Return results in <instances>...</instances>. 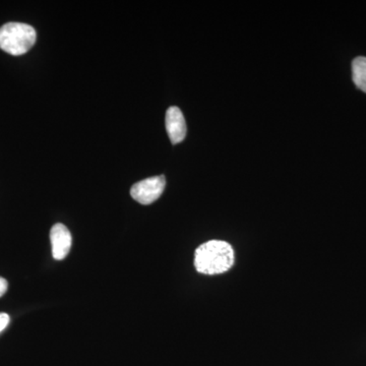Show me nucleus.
<instances>
[{"mask_svg":"<svg viewBox=\"0 0 366 366\" xmlns=\"http://www.w3.org/2000/svg\"><path fill=\"white\" fill-rule=\"evenodd\" d=\"M234 259V250L228 242L209 240L194 252V267L201 274H223L232 268Z\"/></svg>","mask_w":366,"mask_h":366,"instance_id":"f257e3e1","label":"nucleus"},{"mask_svg":"<svg viewBox=\"0 0 366 366\" xmlns=\"http://www.w3.org/2000/svg\"><path fill=\"white\" fill-rule=\"evenodd\" d=\"M165 124L172 144L182 143L187 136V124L182 110L178 107H170L166 113Z\"/></svg>","mask_w":366,"mask_h":366,"instance_id":"39448f33","label":"nucleus"},{"mask_svg":"<svg viewBox=\"0 0 366 366\" xmlns=\"http://www.w3.org/2000/svg\"><path fill=\"white\" fill-rule=\"evenodd\" d=\"M352 78L356 86L366 93V57L360 56L353 60Z\"/></svg>","mask_w":366,"mask_h":366,"instance_id":"423d86ee","label":"nucleus"},{"mask_svg":"<svg viewBox=\"0 0 366 366\" xmlns=\"http://www.w3.org/2000/svg\"><path fill=\"white\" fill-rule=\"evenodd\" d=\"M7 288H9V284H7V281L6 279L0 277V297L6 295Z\"/></svg>","mask_w":366,"mask_h":366,"instance_id":"6e6552de","label":"nucleus"},{"mask_svg":"<svg viewBox=\"0 0 366 366\" xmlns=\"http://www.w3.org/2000/svg\"><path fill=\"white\" fill-rule=\"evenodd\" d=\"M50 240L54 259L62 261L66 259L72 243L71 234L66 226L61 223L55 224L50 231Z\"/></svg>","mask_w":366,"mask_h":366,"instance_id":"20e7f679","label":"nucleus"},{"mask_svg":"<svg viewBox=\"0 0 366 366\" xmlns=\"http://www.w3.org/2000/svg\"><path fill=\"white\" fill-rule=\"evenodd\" d=\"M166 180L163 175L147 178L134 183L131 189L132 199L142 204H150L162 196Z\"/></svg>","mask_w":366,"mask_h":366,"instance_id":"7ed1b4c3","label":"nucleus"},{"mask_svg":"<svg viewBox=\"0 0 366 366\" xmlns=\"http://www.w3.org/2000/svg\"><path fill=\"white\" fill-rule=\"evenodd\" d=\"M35 29L23 23H7L0 28V49L19 56L25 54L35 44Z\"/></svg>","mask_w":366,"mask_h":366,"instance_id":"f03ea898","label":"nucleus"},{"mask_svg":"<svg viewBox=\"0 0 366 366\" xmlns=\"http://www.w3.org/2000/svg\"><path fill=\"white\" fill-rule=\"evenodd\" d=\"M9 320H11V319H9V315L4 314V312L0 314V333L9 326Z\"/></svg>","mask_w":366,"mask_h":366,"instance_id":"0eeeda50","label":"nucleus"}]
</instances>
